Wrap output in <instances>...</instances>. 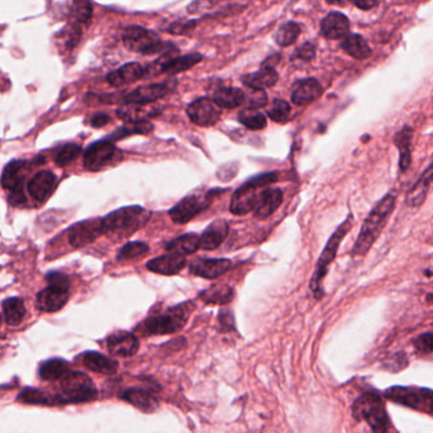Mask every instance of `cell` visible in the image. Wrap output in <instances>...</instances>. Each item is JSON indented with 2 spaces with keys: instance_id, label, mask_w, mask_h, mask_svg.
Returning <instances> with one entry per match:
<instances>
[{
  "instance_id": "obj_7",
  "label": "cell",
  "mask_w": 433,
  "mask_h": 433,
  "mask_svg": "<svg viewBox=\"0 0 433 433\" xmlns=\"http://www.w3.org/2000/svg\"><path fill=\"white\" fill-rule=\"evenodd\" d=\"M61 390L67 403H88L98 398L94 382L80 371H69L61 379Z\"/></svg>"
},
{
  "instance_id": "obj_34",
  "label": "cell",
  "mask_w": 433,
  "mask_h": 433,
  "mask_svg": "<svg viewBox=\"0 0 433 433\" xmlns=\"http://www.w3.org/2000/svg\"><path fill=\"white\" fill-rule=\"evenodd\" d=\"M214 103L220 108H237L245 103V93L237 88H222L214 93Z\"/></svg>"
},
{
  "instance_id": "obj_13",
  "label": "cell",
  "mask_w": 433,
  "mask_h": 433,
  "mask_svg": "<svg viewBox=\"0 0 433 433\" xmlns=\"http://www.w3.org/2000/svg\"><path fill=\"white\" fill-rule=\"evenodd\" d=\"M103 222L102 220H89L80 222L72 226L69 232V242L72 247L81 248L85 246L91 245L95 239L103 234Z\"/></svg>"
},
{
  "instance_id": "obj_38",
  "label": "cell",
  "mask_w": 433,
  "mask_h": 433,
  "mask_svg": "<svg viewBox=\"0 0 433 433\" xmlns=\"http://www.w3.org/2000/svg\"><path fill=\"white\" fill-rule=\"evenodd\" d=\"M234 291L228 285H214L207 291H201V299L207 304L226 305L232 302Z\"/></svg>"
},
{
  "instance_id": "obj_11",
  "label": "cell",
  "mask_w": 433,
  "mask_h": 433,
  "mask_svg": "<svg viewBox=\"0 0 433 433\" xmlns=\"http://www.w3.org/2000/svg\"><path fill=\"white\" fill-rule=\"evenodd\" d=\"M215 190L208 193V194L189 195L184 199H181L176 206L170 209V217L178 225L188 223L189 220H193L198 214H201L203 211H206L211 203L213 201V195Z\"/></svg>"
},
{
  "instance_id": "obj_35",
  "label": "cell",
  "mask_w": 433,
  "mask_h": 433,
  "mask_svg": "<svg viewBox=\"0 0 433 433\" xmlns=\"http://www.w3.org/2000/svg\"><path fill=\"white\" fill-rule=\"evenodd\" d=\"M341 47L356 60H365L371 56L368 42L360 34H347L343 39Z\"/></svg>"
},
{
  "instance_id": "obj_27",
  "label": "cell",
  "mask_w": 433,
  "mask_h": 433,
  "mask_svg": "<svg viewBox=\"0 0 433 433\" xmlns=\"http://www.w3.org/2000/svg\"><path fill=\"white\" fill-rule=\"evenodd\" d=\"M283 203V192L280 189H266L260 194L258 206L255 208V217L264 220L270 217Z\"/></svg>"
},
{
  "instance_id": "obj_39",
  "label": "cell",
  "mask_w": 433,
  "mask_h": 433,
  "mask_svg": "<svg viewBox=\"0 0 433 433\" xmlns=\"http://www.w3.org/2000/svg\"><path fill=\"white\" fill-rule=\"evenodd\" d=\"M3 313L8 324L18 326L22 324L26 314L23 300L20 298H8L7 300L3 302Z\"/></svg>"
},
{
  "instance_id": "obj_15",
  "label": "cell",
  "mask_w": 433,
  "mask_h": 433,
  "mask_svg": "<svg viewBox=\"0 0 433 433\" xmlns=\"http://www.w3.org/2000/svg\"><path fill=\"white\" fill-rule=\"evenodd\" d=\"M107 347L113 356L131 357L136 355L140 342L133 333L130 332H116L107 340Z\"/></svg>"
},
{
  "instance_id": "obj_52",
  "label": "cell",
  "mask_w": 433,
  "mask_h": 433,
  "mask_svg": "<svg viewBox=\"0 0 433 433\" xmlns=\"http://www.w3.org/2000/svg\"><path fill=\"white\" fill-rule=\"evenodd\" d=\"M220 322L223 330H234V319L231 312H220Z\"/></svg>"
},
{
  "instance_id": "obj_8",
  "label": "cell",
  "mask_w": 433,
  "mask_h": 433,
  "mask_svg": "<svg viewBox=\"0 0 433 433\" xmlns=\"http://www.w3.org/2000/svg\"><path fill=\"white\" fill-rule=\"evenodd\" d=\"M385 397L390 401L433 415V390L429 389L394 387L387 390Z\"/></svg>"
},
{
  "instance_id": "obj_36",
  "label": "cell",
  "mask_w": 433,
  "mask_h": 433,
  "mask_svg": "<svg viewBox=\"0 0 433 433\" xmlns=\"http://www.w3.org/2000/svg\"><path fill=\"white\" fill-rule=\"evenodd\" d=\"M70 371L69 364L61 359H51L39 366V374L44 380H60Z\"/></svg>"
},
{
  "instance_id": "obj_9",
  "label": "cell",
  "mask_w": 433,
  "mask_h": 433,
  "mask_svg": "<svg viewBox=\"0 0 433 433\" xmlns=\"http://www.w3.org/2000/svg\"><path fill=\"white\" fill-rule=\"evenodd\" d=\"M123 44L131 51L141 52L146 55L162 51L166 46L155 32L142 27H127L122 33Z\"/></svg>"
},
{
  "instance_id": "obj_32",
  "label": "cell",
  "mask_w": 433,
  "mask_h": 433,
  "mask_svg": "<svg viewBox=\"0 0 433 433\" xmlns=\"http://www.w3.org/2000/svg\"><path fill=\"white\" fill-rule=\"evenodd\" d=\"M199 247H201V236L195 233H188L168 242V245L165 246V250L170 253L187 256L196 253Z\"/></svg>"
},
{
  "instance_id": "obj_51",
  "label": "cell",
  "mask_w": 433,
  "mask_h": 433,
  "mask_svg": "<svg viewBox=\"0 0 433 433\" xmlns=\"http://www.w3.org/2000/svg\"><path fill=\"white\" fill-rule=\"evenodd\" d=\"M314 55H316V47L312 44H304L297 51L298 58L305 60V61L314 58Z\"/></svg>"
},
{
  "instance_id": "obj_23",
  "label": "cell",
  "mask_w": 433,
  "mask_h": 433,
  "mask_svg": "<svg viewBox=\"0 0 433 433\" xmlns=\"http://www.w3.org/2000/svg\"><path fill=\"white\" fill-rule=\"evenodd\" d=\"M145 76H146V70L142 66L136 62H131V64L119 67L116 72H110L107 76V80L112 86L121 88L124 85L133 84Z\"/></svg>"
},
{
  "instance_id": "obj_26",
  "label": "cell",
  "mask_w": 433,
  "mask_h": 433,
  "mask_svg": "<svg viewBox=\"0 0 433 433\" xmlns=\"http://www.w3.org/2000/svg\"><path fill=\"white\" fill-rule=\"evenodd\" d=\"M18 401L25 404H34V406H62L67 404L64 395L51 394L44 390L34 388H26L18 395Z\"/></svg>"
},
{
  "instance_id": "obj_55",
  "label": "cell",
  "mask_w": 433,
  "mask_h": 433,
  "mask_svg": "<svg viewBox=\"0 0 433 433\" xmlns=\"http://www.w3.org/2000/svg\"><path fill=\"white\" fill-rule=\"evenodd\" d=\"M330 4H345L347 3V0H327Z\"/></svg>"
},
{
  "instance_id": "obj_10",
  "label": "cell",
  "mask_w": 433,
  "mask_h": 433,
  "mask_svg": "<svg viewBox=\"0 0 433 433\" xmlns=\"http://www.w3.org/2000/svg\"><path fill=\"white\" fill-rule=\"evenodd\" d=\"M116 159L121 160L122 154L116 149L114 143L109 140H102L91 143L85 151L84 166L89 171H100L112 164H116Z\"/></svg>"
},
{
  "instance_id": "obj_18",
  "label": "cell",
  "mask_w": 433,
  "mask_h": 433,
  "mask_svg": "<svg viewBox=\"0 0 433 433\" xmlns=\"http://www.w3.org/2000/svg\"><path fill=\"white\" fill-rule=\"evenodd\" d=\"M161 108L149 104H126L116 110L118 116L127 123L147 122L149 118L159 116Z\"/></svg>"
},
{
  "instance_id": "obj_14",
  "label": "cell",
  "mask_w": 433,
  "mask_h": 433,
  "mask_svg": "<svg viewBox=\"0 0 433 433\" xmlns=\"http://www.w3.org/2000/svg\"><path fill=\"white\" fill-rule=\"evenodd\" d=\"M259 189L250 180L237 189L231 199V212L237 215H244L255 211L261 194Z\"/></svg>"
},
{
  "instance_id": "obj_50",
  "label": "cell",
  "mask_w": 433,
  "mask_h": 433,
  "mask_svg": "<svg viewBox=\"0 0 433 433\" xmlns=\"http://www.w3.org/2000/svg\"><path fill=\"white\" fill-rule=\"evenodd\" d=\"M8 201L14 207H20V206L26 204L27 196L25 195V192H23V184L13 189V190H11L9 196H8Z\"/></svg>"
},
{
  "instance_id": "obj_46",
  "label": "cell",
  "mask_w": 433,
  "mask_h": 433,
  "mask_svg": "<svg viewBox=\"0 0 433 433\" xmlns=\"http://www.w3.org/2000/svg\"><path fill=\"white\" fill-rule=\"evenodd\" d=\"M291 114V105L281 99H275L272 107L267 110V116L272 118L274 122L285 123Z\"/></svg>"
},
{
  "instance_id": "obj_24",
  "label": "cell",
  "mask_w": 433,
  "mask_h": 433,
  "mask_svg": "<svg viewBox=\"0 0 433 433\" xmlns=\"http://www.w3.org/2000/svg\"><path fill=\"white\" fill-rule=\"evenodd\" d=\"M321 29L326 39H343L349 34V20L342 13L333 12L322 20Z\"/></svg>"
},
{
  "instance_id": "obj_49",
  "label": "cell",
  "mask_w": 433,
  "mask_h": 433,
  "mask_svg": "<svg viewBox=\"0 0 433 433\" xmlns=\"http://www.w3.org/2000/svg\"><path fill=\"white\" fill-rule=\"evenodd\" d=\"M415 347L420 352H425V354H429L433 352V333H425V335H420L415 341H414Z\"/></svg>"
},
{
  "instance_id": "obj_44",
  "label": "cell",
  "mask_w": 433,
  "mask_h": 433,
  "mask_svg": "<svg viewBox=\"0 0 433 433\" xmlns=\"http://www.w3.org/2000/svg\"><path fill=\"white\" fill-rule=\"evenodd\" d=\"M80 37H81V31L78 25L66 27L64 31L58 34V47L65 48V50H72V47L78 45Z\"/></svg>"
},
{
  "instance_id": "obj_22",
  "label": "cell",
  "mask_w": 433,
  "mask_h": 433,
  "mask_svg": "<svg viewBox=\"0 0 433 433\" xmlns=\"http://www.w3.org/2000/svg\"><path fill=\"white\" fill-rule=\"evenodd\" d=\"M187 260L184 256L168 253L165 256H160L156 259L151 260L147 262L146 267L149 272L161 274V275H176L185 267Z\"/></svg>"
},
{
  "instance_id": "obj_45",
  "label": "cell",
  "mask_w": 433,
  "mask_h": 433,
  "mask_svg": "<svg viewBox=\"0 0 433 433\" xmlns=\"http://www.w3.org/2000/svg\"><path fill=\"white\" fill-rule=\"evenodd\" d=\"M91 14H93V8H91L89 0H74L72 1V18L75 20L76 25L88 23L91 20Z\"/></svg>"
},
{
  "instance_id": "obj_28",
  "label": "cell",
  "mask_w": 433,
  "mask_h": 433,
  "mask_svg": "<svg viewBox=\"0 0 433 433\" xmlns=\"http://www.w3.org/2000/svg\"><path fill=\"white\" fill-rule=\"evenodd\" d=\"M83 364L91 371L104 374V375H114L118 371V362L108 356L99 354L95 351L85 352L83 355Z\"/></svg>"
},
{
  "instance_id": "obj_29",
  "label": "cell",
  "mask_w": 433,
  "mask_h": 433,
  "mask_svg": "<svg viewBox=\"0 0 433 433\" xmlns=\"http://www.w3.org/2000/svg\"><path fill=\"white\" fill-rule=\"evenodd\" d=\"M228 234V223L225 220H214L201 236V248L214 250L220 247Z\"/></svg>"
},
{
  "instance_id": "obj_20",
  "label": "cell",
  "mask_w": 433,
  "mask_h": 433,
  "mask_svg": "<svg viewBox=\"0 0 433 433\" xmlns=\"http://www.w3.org/2000/svg\"><path fill=\"white\" fill-rule=\"evenodd\" d=\"M322 85L316 79H304L298 81L291 93V100L297 105H308L322 95Z\"/></svg>"
},
{
  "instance_id": "obj_53",
  "label": "cell",
  "mask_w": 433,
  "mask_h": 433,
  "mask_svg": "<svg viewBox=\"0 0 433 433\" xmlns=\"http://www.w3.org/2000/svg\"><path fill=\"white\" fill-rule=\"evenodd\" d=\"M109 121L110 116L107 113H97L91 118V123L94 128H100V127L105 126L107 123H109Z\"/></svg>"
},
{
  "instance_id": "obj_33",
  "label": "cell",
  "mask_w": 433,
  "mask_h": 433,
  "mask_svg": "<svg viewBox=\"0 0 433 433\" xmlns=\"http://www.w3.org/2000/svg\"><path fill=\"white\" fill-rule=\"evenodd\" d=\"M412 138H413V130L411 127H404L403 130L395 136V146L399 149V166L401 173L407 171L411 162H412Z\"/></svg>"
},
{
  "instance_id": "obj_40",
  "label": "cell",
  "mask_w": 433,
  "mask_h": 433,
  "mask_svg": "<svg viewBox=\"0 0 433 433\" xmlns=\"http://www.w3.org/2000/svg\"><path fill=\"white\" fill-rule=\"evenodd\" d=\"M239 119L248 130L259 131L266 127V116L258 109L247 108L242 110L239 113Z\"/></svg>"
},
{
  "instance_id": "obj_43",
  "label": "cell",
  "mask_w": 433,
  "mask_h": 433,
  "mask_svg": "<svg viewBox=\"0 0 433 433\" xmlns=\"http://www.w3.org/2000/svg\"><path fill=\"white\" fill-rule=\"evenodd\" d=\"M154 131V126L149 122L132 123V126H124L112 135V140H121L132 135H147Z\"/></svg>"
},
{
  "instance_id": "obj_54",
  "label": "cell",
  "mask_w": 433,
  "mask_h": 433,
  "mask_svg": "<svg viewBox=\"0 0 433 433\" xmlns=\"http://www.w3.org/2000/svg\"><path fill=\"white\" fill-rule=\"evenodd\" d=\"M354 1H355L356 7L364 9V11H368V9H373L376 6H379L382 0H354Z\"/></svg>"
},
{
  "instance_id": "obj_4",
  "label": "cell",
  "mask_w": 433,
  "mask_h": 433,
  "mask_svg": "<svg viewBox=\"0 0 433 433\" xmlns=\"http://www.w3.org/2000/svg\"><path fill=\"white\" fill-rule=\"evenodd\" d=\"M48 286L39 291L36 298V305L39 311L58 312L67 303L70 295V281L61 272L47 274Z\"/></svg>"
},
{
  "instance_id": "obj_42",
  "label": "cell",
  "mask_w": 433,
  "mask_h": 433,
  "mask_svg": "<svg viewBox=\"0 0 433 433\" xmlns=\"http://www.w3.org/2000/svg\"><path fill=\"white\" fill-rule=\"evenodd\" d=\"M299 34H300V26L294 22H289L279 28L275 39L278 45L286 47L293 45L297 41Z\"/></svg>"
},
{
  "instance_id": "obj_2",
  "label": "cell",
  "mask_w": 433,
  "mask_h": 433,
  "mask_svg": "<svg viewBox=\"0 0 433 433\" xmlns=\"http://www.w3.org/2000/svg\"><path fill=\"white\" fill-rule=\"evenodd\" d=\"M149 211L140 206L116 209L102 220L104 233L114 234L118 239L127 237L145 226L149 222Z\"/></svg>"
},
{
  "instance_id": "obj_6",
  "label": "cell",
  "mask_w": 433,
  "mask_h": 433,
  "mask_svg": "<svg viewBox=\"0 0 433 433\" xmlns=\"http://www.w3.org/2000/svg\"><path fill=\"white\" fill-rule=\"evenodd\" d=\"M351 227H352V218L349 215V218L337 228L336 232L331 236L330 241L327 242V245L324 247V253H322L321 258L318 260L316 272L313 274V278L311 280L312 291L316 294L317 298L321 297L324 294L322 283H324L326 274L328 272V266L333 262V260H335L337 253H338L340 245L342 244L343 239L349 233Z\"/></svg>"
},
{
  "instance_id": "obj_3",
  "label": "cell",
  "mask_w": 433,
  "mask_h": 433,
  "mask_svg": "<svg viewBox=\"0 0 433 433\" xmlns=\"http://www.w3.org/2000/svg\"><path fill=\"white\" fill-rule=\"evenodd\" d=\"M352 413L357 420H365L374 433H388L389 418L382 398L376 394H364L356 399Z\"/></svg>"
},
{
  "instance_id": "obj_19",
  "label": "cell",
  "mask_w": 433,
  "mask_h": 433,
  "mask_svg": "<svg viewBox=\"0 0 433 433\" xmlns=\"http://www.w3.org/2000/svg\"><path fill=\"white\" fill-rule=\"evenodd\" d=\"M231 261L227 259H199L194 261L190 270L204 279H217L231 269Z\"/></svg>"
},
{
  "instance_id": "obj_17",
  "label": "cell",
  "mask_w": 433,
  "mask_h": 433,
  "mask_svg": "<svg viewBox=\"0 0 433 433\" xmlns=\"http://www.w3.org/2000/svg\"><path fill=\"white\" fill-rule=\"evenodd\" d=\"M168 86L166 84H151L140 86L135 91L126 94L123 100L126 104H149L168 95Z\"/></svg>"
},
{
  "instance_id": "obj_16",
  "label": "cell",
  "mask_w": 433,
  "mask_h": 433,
  "mask_svg": "<svg viewBox=\"0 0 433 433\" xmlns=\"http://www.w3.org/2000/svg\"><path fill=\"white\" fill-rule=\"evenodd\" d=\"M58 179L48 170L39 171L28 182V193L37 201H45L56 188Z\"/></svg>"
},
{
  "instance_id": "obj_25",
  "label": "cell",
  "mask_w": 433,
  "mask_h": 433,
  "mask_svg": "<svg viewBox=\"0 0 433 433\" xmlns=\"http://www.w3.org/2000/svg\"><path fill=\"white\" fill-rule=\"evenodd\" d=\"M123 401H128L133 407L145 413H152L159 408V401L155 395L151 394L146 389L131 388L123 392L121 395Z\"/></svg>"
},
{
  "instance_id": "obj_37",
  "label": "cell",
  "mask_w": 433,
  "mask_h": 433,
  "mask_svg": "<svg viewBox=\"0 0 433 433\" xmlns=\"http://www.w3.org/2000/svg\"><path fill=\"white\" fill-rule=\"evenodd\" d=\"M25 165H26V162L20 161V160L9 162L4 168L3 174H1V180H0L1 181V187L11 192V190L22 185L23 184L22 171L25 168Z\"/></svg>"
},
{
  "instance_id": "obj_30",
  "label": "cell",
  "mask_w": 433,
  "mask_h": 433,
  "mask_svg": "<svg viewBox=\"0 0 433 433\" xmlns=\"http://www.w3.org/2000/svg\"><path fill=\"white\" fill-rule=\"evenodd\" d=\"M433 181V161L428 166L426 171L420 175L418 181L414 184L409 190L407 196V204L409 207L418 208L426 201L428 189L431 187Z\"/></svg>"
},
{
  "instance_id": "obj_47",
  "label": "cell",
  "mask_w": 433,
  "mask_h": 433,
  "mask_svg": "<svg viewBox=\"0 0 433 433\" xmlns=\"http://www.w3.org/2000/svg\"><path fill=\"white\" fill-rule=\"evenodd\" d=\"M80 152H81V147L78 145H74V143L66 145L55 156V162L58 164V166L64 168L66 165H69L70 162L74 161Z\"/></svg>"
},
{
  "instance_id": "obj_31",
  "label": "cell",
  "mask_w": 433,
  "mask_h": 433,
  "mask_svg": "<svg viewBox=\"0 0 433 433\" xmlns=\"http://www.w3.org/2000/svg\"><path fill=\"white\" fill-rule=\"evenodd\" d=\"M277 81H278V74L270 66H264L259 72L244 76L245 85L253 91H265L267 88H272L277 84Z\"/></svg>"
},
{
  "instance_id": "obj_1",
  "label": "cell",
  "mask_w": 433,
  "mask_h": 433,
  "mask_svg": "<svg viewBox=\"0 0 433 433\" xmlns=\"http://www.w3.org/2000/svg\"><path fill=\"white\" fill-rule=\"evenodd\" d=\"M397 196L394 194H388L385 198L373 208V211L368 213L366 220L364 222L361 231L359 233V237L356 239L355 245L352 248V255L359 258L368 253L371 246L376 242L378 237L380 236L382 228L387 225L389 217L394 211Z\"/></svg>"
},
{
  "instance_id": "obj_21",
  "label": "cell",
  "mask_w": 433,
  "mask_h": 433,
  "mask_svg": "<svg viewBox=\"0 0 433 433\" xmlns=\"http://www.w3.org/2000/svg\"><path fill=\"white\" fill-rule=\"evenodd\" d=\"M201 61V55H199V53L185 55V56H181V58H166V60H162L160 62L152 66L151 72H152V74H160V72L178 74V72H187Z\"/></svg>"
},
{
  "instance_id": "obj_48",
  "label": "cell",
  "mask_w": 433,
  "mask_h": 433,
  "mask_svg": "<svg viewBox=\"0 0 433 433\" xmlns=\"http://www.w3.org/2000/svg\"><path fill=\"white\" fill-rule=\"evenodd\" d=\"M245 102L247 103V108L251 109H258L264 107L267 103V97H266L265 91H253L246 97Z\"/></svg>"
},
{
  "instance_id": "obj_41",
  "label": "cell",
  "mask_w": 433,
  "mask_h": 433,
  "mask_svg": "<svg viewBox=\"0 0 433 433\" xmlns=\"http://www.w3.org/2000/svg\"><path fill=\"white\" fill-rule=\"evenodd\" d=\"M149 253V247L143 242H130L123 246L118 251L116 259L119 261H128V260L141 259Z\"/></svg>"
},
{
  "instance_id": "obj_5",
  "label": "cell",
  "mask_w": 433,
  "mask_h": 433,
  "mask_svg": "<svg viewBox=\"0 0 433 433\" xmlns=\"http://www.w3.org/2000/svg\"><path fill=\"white\" fill-rule=\"evenodd\" d=\"M193 311L190 303L180 304L168 308L164 314L151 317L143 322V331L146 335H171L180 331L187 322L189 314Z\"/></svg>"
},
{
  "instance_id": "obj_12",
  "label": "cell",
  "mask_w": 433,
  "mask_h": 433,
  "mask_svg": "<svg viewBox=\"0 0 433 433\" xmlns=\"http://www.w3.org/2000/svg\"><path fill=\"white\" fill-rule=\"evenodd\" d=\"M187 112L190 121L201 127L214 126L220 121L222 114L220 107L214 103V100L208 98H201L195 100L189 105Z\"/></svg>"
}]
</instances>
